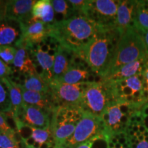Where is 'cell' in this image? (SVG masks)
<instances>
[{
    "label": "cell",
    "mask_w": 148,
    "mask_h": 148,
    "mask_svg": "<svg viewBox=\"0 0 148 148\" xmlns=\"http://www.w3.org/2000/svg\"><path fill=\"white\" fill-rule=\"evenodd\" d=\"M99 29V26L87 16L74 14L67 19L51 24L49 37L62 47L79 56Z\"/></svg>",
    "instance_id": "obj_1"
},
{
    "label": "cell",
    "mask_w": 148,
    "mask_h": 148,
    "mask_svg": "<svg viewBox=\"0 0 148 148\" xmlns=\"http://www.w3.org/2000/svg\"><path fill=\"white\" fill-rule=\"evenodd\" d=\"M119 37L115 27H99L95 36L79 55L90 71L101 78L106 73Z\"/></svg>",
    "instance_id": "obj_2"
},
{
    "label": "cell",
    "mask_w": 148,
    "mask_h": 148,
    "mask_svg": "<svg viewBox=\"0 0 148 148\" xmlns=\"http://www.w3.org/2000/svg\"><path fill=\"white\" fill-rule=\"evenodd\" d=\"M146 56L147 53L143 36L133 27H128L120 35L110 63L101 79L110 77L122 66Z\"/></svg>",
    "instance_id": "obj_3"
},
{
    "label": "cell",
    "mask_w": 148,
    "mask_h": 148,
    "mask_svg": "<svg viewBox=\"0 0 148 148\" xmlns=\"http://www.w3.org/2000/svg\"><path fill=\"white\" fill-rule=\"evenodd\" d=\"M144 106L123 101H114L109 104L101 116L108 141L114 135L126 132L132 116L141 112Z\"/></svg>",
    "instance_id": "obj_4"
},
{
    "label": "cell",
    "mask_w": 148,
    "mask_h": 148,
    "mask_svg": "<svg viewBox=\"0 0 148 148\" xmlns=\"http://www.w3.org/2000/svg\"><path fill=\"white\" fill-rule=\"evenodd\" d=\"M113 101L114 99L108 83L101 79L99 82L86 83L80 108L83 112L101 118L108 105Z\"/></svg>",
    "instance_id": "obj_5"
},
{
    "label": "cell",
    "mask_w": 148,
    "mask_h": 148,
    "mask_svg": "<svg viewBox=\"0 0 148 148\" xmlns=\"http://www.w3.org/2000/svg\"><path fill=\"white\" fill-rule=\"evenodd\" d=\"M106 82L110 86L114 101H126L142 106L147 103L148 95L144 91L142 73L120 80Z\"/></svg>",
    "instance_id": "obj_6"
},
{
    "label": "cell",
    "mask_w": 148,
    "mask_h": 148,
    "mask_svg": "<svg viewBox=\"0 0 148 148\" xmlns=\"http://www.w3.org/2000/svg\"><path fill=\"white\" fill-rule=\"evenodd\" d=\"M105 136L106 130L101 118L83 112L82 118L77 123L73 134L61 146L75 148L85 142L95 138L105 140Z\"/></svg>",
    "instance_id": "obj_7"
},
{
    "label": "cell",
    "mask_w": 148,
    "mask_h": 148,
    "mask_svg": "<svg viewBox=\"0 0 148 148\" xmlns=\"http://www.w3.org/2000/svg\"><path fill=\"white\" fill-rule=\"evenodd\" d=\"M120 1L89 0L84 16L101 27H114Z\"/></svg>",
    "instance_id": "obj_8"
},
{
    "label": "cell",
    "mask_w": 148,
    "mask_h": 148,
    "mask_svg": "<svg viewBox=\"0 0 148 148\" xmlns=\"http://www.w3.org/2000/svg\"><path fill=\"white\" fill-rule=\"evenodd\" d=\"M86 83L69 84L58 82L56 79L50 81L49 93L56 106H72L80 108L83 92Z\"/></svg>",
    "instance_id": "obj_9"
},
{
    "label": "cell",
    "mask_w": 148,
    "mask_h": 148,
    "mask_svg": "<svg viewBox=\"0 0 148 148\" xmlns=\"http://www.w3.org/2000/svg\"><path fill=\"white\" fill-rule=\"evenodd\" d=\"M18 25L21 34L15 42L16 48L24 47L29 51L45 42L49 37L50 25L40 21L32 19L28 23Z\"/></svg>",
    "instance_id": "obj_10"
},
{
    "label": "cell",
    "mask_w": 148,
    "mask_h": 148,
    "mask_svg": "<svg viewBox=\"0 0 148 148\" xmlns=\"http://www.w3.org/2000/svg\"><path fill=\"white\" fill-rule=\"evenodd\" d=\"M51 114L36 106L23 103V106L16 115L12 119H17L29 126L40 129H48L50 127Z\"/></svg>",
    "instance_id": "obj_11"
},
{
    "label": "cell",
    "mask_w": 148,
    "mask_h": 148,
    "mask_svg": "<svg viewBox=\"0 0 148 148\" xmlns=\"http://www.w3.org/2000/svg\"><path fill=\"white\" fill-rule=\"evenodd\" d=\"M34 0H11L6 1L5 7V21H14L18 24L28 23L32 19Z\"/></svg>",
    "instance_id": "obj_12"
},
{
    "label": "cell",
    "mask_w": 148,
    "mask_h": 148,
    "mask_svg": "<svg viewBox=\"0 0 148 148\" xmlns=\"http://www.w3.org/2000/svg\"><path fill=\"white\" fill-rule=\"evenodd\" d=\"M21 88L24 103L39 108L51 114L53 109L56 106L49 92L45 93V92L25 90L22 87V86Z\"/></svg>",
    "instance_id": "obj_13"
},
{
    "label": "cell",
    "mask_w": 148,
    "mask_h": 148,
    "mask_svg": "<svg viewBox=\"0 0 148 148\" xmlns=\"http://www.w3.org/2000/svg\"><path fill=\"white\" fill-rule=\"evenodd\" d=\"M136 3V1H120L114 24V27L120 35L123 34L128 27H132Z\"/></svg>",
    "instance_id": "obj_14"
},
{
    "label": "cell",
    "mask_w": 148,
    "mask_h": 148,
    "mask_svg": "<svg viewBox=\"0 0 148 148\" xmlns=\"http://www.w3.org/2000/svg\"><path fill=\"white\" fill-rule=\"evenodd\" d=\"M75 53L66 50L59 45L55 55L53 67V79H58L62 77L73 65Z\"/></svg>",
    "instance_id": "obj_15"
},
{
    "label": "cell",
    "mask_w": 148,
    "mask_h": 148,
    "mask_svg": "<svg viewBox=\"0 0 148 148\" xmlns=\"http://www.w3.org/2000/svg\"><path fill=\"white\" fill-rule=\"evenodd\" d=\"M16 49L17 51L12 64L14 71L20 75H23L38 73L36 66L29 56V51L24 47H19Z\"/></svg>",
    "instance_id": "obj_16"
},
{
    "label": "cell",
    "mask_w": 148,
    "mask_h": 148,
    "mask_svg": "<svg viewBox=\"0 0 148 148\" xmlns=\"http://www.w3.org/2000/svg\"><path fill=\"white\" fill-rule=\"evenodd\" d=\"M147 60L148 56L145 58L138 59L134 62L122 66L110 77L101 79L106 81H116L141 74Z\"/></svg>",
    "instance_id": "obj_17"
},
{
    "label": "cell",
    "mask_w": 148,
    "mask_h": 148,
    "mask_svg": "<svg viewBox=\"0 0 148 148\" xmlns=\"http://www.w3.org/2000/svg\"><path fill=\"white\" fill-rule=\"evenodd\" d=\"M92 76L93 75L90 74L89 69L84 64H82L72 66L62 77L56 80L65 84H75L79 83L92 82L90 79V77Z\"/></svg>",
    "instance_id": "obj_18"
},
{
    "label": "cell",
    "mask_w": 148,
    "mask_h": 148,
    "mask_svg": "<svg viewBox=\"0 0 148 148\" xmlns=\"http://www.w3.org/2000/svg\"><path fill=\"white\" fill-rule=\"evenodd\" d=\"M32 19L40 21L48 25L56 21L55 19V12L53 5L49 0H39L33 5Z\"/></svg>",
    "instance_id": "obj_19"
},
{
    "label": "cell",
    "mask_w": 148,
    "mask_h": 148,
    "mask_svg": "<svg viewBox=\"0 0 148 148\" xmlns=\"http://www.w3.org/2000/svg\"><path fill=\"white\" fill-rule=\"evenodd\" d=\"M0 82L5 85L8 90L11 106H12V112H11V117H12V116L18 114L24 103L23 95H22L21 86L15 81L12 80L10 77L3 79Z\"/></svg>",
    "instance_id": "obj_20"
},
{
    "label": "cell",
    "mask_w": 148,
    "mask_h": 148,
    "mask_svg": "<svg viewBox=\"0 0 148 148\" xmlns=\"http://www.w3.org/2000/svg\"><path fill=\"white\" fill-rule=\"evenodd\" d=\"M132 27L141 35L148 32V1H136Z\"/></svg>",
    "instance_id": "obj_21"
},
{
    "label": "cell",
    "mask_w": 148,
    "mask_h": 148,
    "mask_svg": "<svg viewBox=\"0 0 148 148\" xmlns=\"http://www.w3.org/2000/svg\"><path fill=\"white\" fill-rule=\"evenodd\" d=\"M24 89L40 92H49V81L39 73L24 75L23 84H21Z\"/></svg>",
    "instance_id": "obj_22"
},
{
    "label": "cell",
    "mask_w": 148,
    "mask_h": 148,
    "mask_svg": "<svg viewBox=\"0 0 148 148\" xmlns=\"http://www.w3.org/2000/svg\"><path fill=\"white\" fill-rule=\"evenodd\" d=\"M19 32L15 27L3 21L0 26V45H11L19 38Z\"/></svg>",
    "instance_id": "obj_23"
},
{
    "label": "cell",
    "mask_w": 148,
    "mask_h": 148,
    "mask_svg": "<svg viewBox=\"0 0 148 148\" xmlns=\"http://www.w3.org/2000/svg\"><path fill=\"white\" fill-rule=\"evenodd\" d=\"M51 2L56 13L60 14L62 16V20L67 19L74 15L73 11L72 10L71 5L69 1L53 0V1H51Z\"/></svg>",
    "instance_id": "obj_24"
},
{
    "label": "cell",
    "mask_w": 148,
    "mask_h": 148,
    "mask_svg": "<svg viewBox=\"0 0 148 148\" xmlns=\"http://www.w3.org/2000/svg\"><path fill=\"white\" fill-rule=\"evenodd\" d=\"M0 112H3L6 115H11L12 106L8 90L2 82H0Z\"/></svg>",
    "instance_id": "obj_25"
},
{
    "label": "cell",
    "mask_w": 148,
    "mask_h": 148,
    "mask_svg": "<svg viewBox=\"0 0 148 148\" xmlns=\"http://www.w3.org/2000/svg\"><path fill=\"white\" fill-rule=\"evenodd\" d=\"M17 51L16 47L12 45H0V58L7 64H13Z\"/></svg>",
    "instance_id": "obj_26"
},
{
    "label": "cell",
    "mask_w": 148,
    "mask_h": 148,
    "mask_svg": "<svg viewBox=\"0 0 148 148\" xmlns=\"http://www.w3.org/2000/svg\"><path fill=\"white\" fill-rule=\"evenodd\" d=\"M8 116L3 112H0V131L1 132L8 133V134H14L16 132V130L12 128L8 124L7 121Z\"/></svg>",
    "instance_id": "obj_27"
},
{
    "label": "cell",
    "mask_w": 148,
    "mask_h": 148,
    "mask_svg": "<svg viewBox=\"0 0 148 148\" xmlns=\"http://www.w3.org/2000/svg\"><path fill=\"white\" fill-rule=\"evenodd\" d=\"M14 71L8 64L0 58V81L3 79L10 77V75H13Z\"/></svg>",
    "instance_id": "obj_28"
},
{
    "label": "cell",
    "mask_w": 148,
    "mask_h": 148,
    "mask_svg": "<svg viewBox=\"0 0 148 148\" xmlns=\"http://www.w3.org/2000/svg\"><path fill=\"white\" fill-rule=\"evenodd\" d=\"M142 75L143 78V84H144V91L146 94L148 95V60L146 63L145 67L142 72Z\"/></svg>",
    "instance_id": "obj_29"
},
{
    "label": "cell",
    "mask_w": 148,
    "mask_h": 148,
    "mask_svg": "<svg viewBox=\"0 0 148 148\" xmlns=\"http://www.w3.org/2000/svg\"><path fill=\"white\" fill-rule=\"evenodd\" d=\"M130 147L131 148H148V136L141 140H138L136 138V142L130 145Z\"/></svg>",
    "instance_id": "obj_30"
},
{
    "label": "cell",
    "mask_w": 148,
    "mask_h": 148,
    "mask_svg": "<svg viewBox=\"0 0 148 148\" xmlns=\"http://www.w3.org/2000/svg\"><path fill=\"white\" fill-rule=\"evenodd\" d=\"M95 139H92L90 140H88L87 142H85V143L81 144L76 147L75 148H91L92 145H93L94 140Z\"/></svg>",
    "instance_id": "obj_31"
},
{
    "label": "cell",
    "mask_w": 148,
    "mask_h": 148,
    "mask_svg": "<svg viewBox=\"0 0 148 148\" xmlns=\"http://www.w3.org/2000/svg\"><path fill=\"white\" fill-rule=\"evenodd\" d=\"M6 1H0V16L5 18V7Z\"/></svg>",
    "instance_id": "obj_32"
},
{
    "label": "cell",
    "mask_w": 148,
    "mask_h": 148,
    "mask_svg": "<svg viewBox=\"0 0 148 148\" xmlns=\"http://www.w3.org/2000/svg\"><path fill=\"white\" fill-rule=\"evenodd\" d=\"M142 36H143L144 42H145V47H146V51H147V56H148V32H146L145 34L142 35Z\"/></svg>",
    "instance_id": "obj_33"
},
{
    "label": "cell",
    "mask_w": 148,
    "mask_h": 148,
    "mask_svg": "<svg viewBox=\"0 0 148 148\" xmlns=\"http://www.w3.org/2000/svg\"><path fill=\"white\" fill-rule=\"evenodd\" d=\"M4 21H5V18L3 17V16H0V26H1V23H2Z\"/></svg>",
    "instance_id": "obj_34"
},
{
    "label": "cell",
    "mask_w": 148,
    "mask_h": 148,
    "mask_svg": "<svg viewBox=\"0 0 148 148\" xmlns=\"http://www.w3.org/2000/svg\"><path fill=\"white\" fill-rule=\"evenodd\" d=\"M24 144V143H23ZM23 148H34V147H26L25 145H24V147Z\"/></svg>",
    "instance_id": "obj_35"
},
{
    "label": "cell",
    "mask_w": 148,
    "mask_h": 148,
    "mask_svg": "<svg viewBox=\"0 0 148 148\" xmlns=\"http://www.w3.org/2000/svg\"><path fill=\"white\" fill-rule=\"evenodd\" d=\"M113 148H114V147H113ZM121 148H124V147H123V146H122V147H121Z\"/></svg>",
    "instance_id": "obj_36"
}]
</instances>
